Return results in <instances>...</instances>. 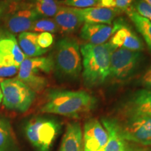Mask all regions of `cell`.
Returning <instances> with one entry per match:
<instances>
[{"instance_id": "17", "label": "cell", "mask_w": 151, "mask_h": 151, "mask_svg": "<svg viewBox=\"0 0 151 151\" xmlns=\"http://www.w3.org/2000/svg\"><path fill=\"white\" fill-rule=\"evenodd\" d=\"M59 151H84L82 128L78 122L67 124Z\"/></svg>"}, {"instance_id": "2", "label": "cell", "mask_w": 151, "mask_h": 151, "mask_svg": "<svg viewBox=\"0 0 151 151\" xmlns=\"http://www.w3.org/2000/svg\"><path fill=\"white\" fill-rule=\"evenodd\" d=\"M115 48L110 43L100 45L85 43L80 47L85 86L94 88L106 81L109 76L111 56Z\"/></svg>"}, {"instance_id": "7", "label": "cell", "mask_w": 151, "mask_h": 151, "mask_svg": "<svg viewBox=\"0 0 151 151\" xmlns=\"http://www.w3.org/2000/svg\"><path fill=\"white\" fill-rule=\"evenodd\" d=\"M116 120L124 140L151 146V116L122 117L121 120Z\"/></svg>"}, {"instance_id": "16", "label": "cell", "mask_w": 151, "mask_h": 151, "mask_svg": "<svg viewBox=\"0 0 151 151\" xmlns=\"http://www.w3.org/2000/svg\"><path fill=\"white\" fill-rule=\"evenodd\" d=\"M82 18L84 22L88 23H100L111 24L114 18L120 11L116 9L101 8V7H90L87 9H76Z\"/></svg>"}, {"instance_id": "27", "label": "cell", "mask_w": 151, "mask_h": 151, "mask_svg": "<svg viewBox=\"0 0 151 151\" xmlns=\"http://www.w3.org/2000/svg\"><path fill=\"white\" fill-rule=\"evenodd\" d=\"M54 37L51 33L42 32L38 35L37 43L43 49H48L53 43Z\"/></svg>"}, {"instance_id": "18", "label": "cell", "mask_w": 151, "mask_h": 151, "mask_svg": "<svg viewBox=\"0 0 151 151\" xmlns=\"http://www.w3.org/2000/svg\"><path fill=\"white\" fill-rule=\"evenodd\" d=\"M19 69L36 74H48L54 69L53 58L51 56L26 58L20 64Z\"/></svg>"}, {"instance_id": "11", "label": "cell", "mask_w": 151, "mask_h": 151, "mask_svg": "<svg viewBox=\"0 0 151 151\" xmlns=\"http://www.w3.org/2000/svg\"><path fill=\"white\" fill-rule=\"evenodd\" d=\"M121 117L151 116V90H137L124 102L120 111Z\"/></svg>"}, {"instance_id": "34", "label": "cell", "mask_w": 151, "mask_h": 151, "mask_svg": "<svg viewBox=\"0 0 151 151\" xmlns=\"http://www.w3.org/2000/svg\"><path fill=\"white\" fill-rule=\"evenodd\" d=\"M143 1H145L146 3H148L149 5L151 6V0H143Z\"/></svg>"}, {"instance_id": "1", "label": "cell", "mask_w": 151, "mask_h": 151, "mask_svg": "<svg viewBox=\"0 0 151 151\" xmlns=\"http://www.w3.org/2000/svg\"><path fill=\"white\" fill-rule=\"evenodd\" d=\"M97 100L84 90H55L50 91L40 111L70 118H79L94 109Z\"/></svg>"}, {"instance_id": "8", "label": "cell", "mask_w": 151, "mask_h": 151, "mask_svg": "<svg viewBox=\"0 0 151 151\" xmlns=\"http://www.w3.org/2000/svg\"><path fill=\"white\" fill-rule=\"evenodd\" d=\"M41 18L31 4H13L9 6L4 18L5 27L11 34L30 32L34 22Z\"/></svg>"}, {"instance_id": "13", "label": "cell", "mask_w": 151, "mask_h": 151, "mask_svg": "<svg viewBox=\"0 0 151 151\" xmlns=\"http://www.w3.org/2000/svg\"><path fill=\"white\" fill-rule=\"evenodd\" d=\"M53 18L59 31L67 35L75 32L84 22L75 8L62 5Z\"/></svg>"}, {"instance_id": "19", "label": "cell", "mask_w": 151, "mask_h": 151, "mask_svg": "<svg viewBox=\"0 0 151 151\" xmlns=\"http://www.w3.org/2000/svg\"><path fill=\"white\" fill-rule=\"evenodd\" d=\"M39 34L32 32H24L18 36V45L26 58H36L44 55L48 49H43L37 43Z\"/></svg>"}, {"instance_id": "32", "label": "cell", "mask_w": 151, "mask_h": 151, "mask_svg": "<svg viewBox=\"0 0 151 151\" xmlns=\"http://www.w3.org/2000/svg\"><path fill=\"white\" fill-rule=\"evenodd\" d=\"M12 35H13L12 34L9 32L6 31V30H4L1 29V28H0V41H1V39H6V38L10 37Z\"/></svg>"}, {"instance_id": "10", "label": "cell", "mask_w": 151, "mask_h": 151, "mask_svg": "<svg viewBox=\"0 0 151 151\" xmlns=\"http://www.w3.org/2000/svg\"><path fill=\"white\" fill-rule=\"evenodd\" d=\"M108 133L99 120L92 118L85 122L83 133L84 151H103Z\"/></svg>"}, {"instance_id": "9", "label": "cell", "mask_w": 151, "mask_h": 151, "mask_svg": "<svg viewBox=\"0 0 151 151\" xmlns=\"http://www.w3.org/2000/svg\"><path fill=\"white\" fill-rule=\"evenodd\" d=\"M122 22V19H118L113 22V25L85 22L81 29L80 37L88 44H104L110 40L111 37L121 26Z\"/></svg>"}, {"instance_id": "29", "label": "cell", "mask_w": 151, "mask_h": 151, "mask_svg": "<svg viewBox=\"0 0 151 151\" xmlns=\"http://www.w3.org/2000/svg\"><path fill=\"white\" fill-rule=\"evenodd\" d=\"M141 84L145 89L151 90V65L146 69L141 77Z\"/></svg>"}, {"instance_id": "3", "label": "cell", "mask_w": 151, "mask_h": 151, "mask_svg": "<svg viewBox=\"0 0 151 151\" xmlns=\"http://www.w3.org/2000/svg\"><path fill=\"white\" fill-rule=\"evenodd\" d=\"M54 69L61 78L76 80L82 71V58L76 39L66 37L57 43L53 58Z\"/></svg>"}, {"instance_id": "23", "label": "cell", "mask_w": 151, "mask_h": 151, "mask_svg": "<svg viewBox=\"0 0 151 151\" xmlns=\"http://www.w3.org/2000/svg\"><path fill=\"white\" fill-rule=\"evenodd\" d=\"M59 31L58 24L54 19L50 18H40L34 22L30 32H32L55 33Z\"/></svg>"}, {"instance_id": "4", "label": "cell", "mask_w": 151, "mask_h": 151, "mask_svg": "<svg viewBox=\"0 0 151 151\" xmlns=\"http://www.w3.org/2000/svg\"><path fill=\"white\" fill-rule=\"evenodd\" d=\"M60 129V125L56 120L39 116L27 122L24 132L28 141L38 151H49Z\"/></svg>"}, {"instance_id": "5", "label": "cell", "mask_w": 151, "mask_h": 151, "mask_svg": "<svg viewBox=\"0 0 151 151\" xmlns=\"http://www.w3.org/2000/svg\"><path fill=\"white\" fill-rule=\"evenodd\" d=\"M0 88L3 93V105L9 110L25 112L35 99V92L17 78L2 81Z\"/></svg>"}, {"instance_id": "26", "label": "cell", "mask_w": 151, "mask_h": 151, "mask_svg": "<svg viewBox=\"0 0 151 151\" xmlns=\"http://www.w3.org/2000/svg\"><path fill=\"white\" fill-rule=\"evenodd\" d=\"M20 66L16 65H0V83L5 79L18 75Z\"/></svg>"}, {"instance_id": "33", "label": "cell", "mask_w": 151, "mask_h": 151, "mask_svg": "<svg viewBox=\"0 0 151 151\" xmlns=\"http://www.w3.org/2000/svg\"><path fill=\"white\" fill-rule=\"evenodd\" d=\"M2 100H3V93H2V91H1V88H0V104H1V103L2 102Z\"/></svg>"}, {"instance_id": "21", "label": "cell", "mask_w": 151, "mask_h": 151, "mask_svg": "<svg viewBox=\"0 0 151 151\" xmlns=\"http://www.w3.org/2000/svg\"><path fill=\"white\" fill-rule=\"evenodd\" d=\"M126 13L151 51V21L140 16L132 6Z\"/></svg>"}, {"instance_id": "14", "label": "cell", "mask_w": 151, "mask_h": 151, "mask_svg": "<svg viewBox=\"0 0 151 151\" xmlns=\"http://www.w3.org/2000/svg\"><path fill=\"white\" fill-rule=\"evenodd\" d=\"M25 58L14 35L0 41V65L20 66Z\"/></svg>"}, {"instance_id": "35", "label": "cell", "mask_w": 151, "mask_h": 151, "mask_svg": "<svg viewBox=\"0 0 151 151\" xmlns=\"http://www.w3.org/2000/svg\"><path fill=\"white\" fill-rule=\"evenodd\" d=\"M4 1H17V0H4Z\"/></svg>"}, {"instance_id": "28", "label": "cell", "mask_w": 151, "mask_h": 151, "mask_svg": "<svg viewBox=\"0 0 151 151\" xmlns=\"http://www.w3.org/2000/svg\"><path fill=\"white\" fill-rule=\"evenodd\" d=\"M116 9L120 12H126L131 7L132 3L133 0H113Z\"/></svg>"}, {"instance_id": "12", "label": "cell", "mask_w": 151, "mask_h": 151, "mask_svg": "<svg viewBox=\"0 0 151 151\" xmlns=\"http://www.w3.org/2000/svg\"><path fill=\"white\" fill-rule=\"evenodd\" d=\"M109 43L116 48H124L139 52L144 49V45L139 36L124 21L113 34Z\"/></svg>"}, {"instance_id": "24", "label": "cell", "mask_w": 151, "mask_h": 151, "mask_svg": "<svg viewBox=\"0 0 151 151\" xmlns=\"http://www.w3.org/2000/svg\"><path fill=\"white\" fill-rule=\"evenodd\" d=\"M98 0H63L60 4L75 9H87L95 6Z\"/></svg>"}, {"instance_id": "31", "label": "cell", "mask_w": 151, "mask_h": 151, "mask_svg": "<svg viewBox=\"0 0 151 151\" xmlns=\"http://www.w3.org/2000/svg\"><path fill=\"white\" fill-rule=\"evenodd\" d=\"M127 151H148V150L142 148V147H139V146H134V145L130 146L127 143Z\"/></svg>"}, {"instance_id": "20", "label": "cell", "mask_w": 151, "mask_h": 151, "mask_svg": "<svg viewBox=\"0 0 151 151\" xmlns=\"http://www.w3.org/2000/svg\"><path fill=\"white\" fill-rule=\"evenodd\" d=\"M0 151H19L10 122L2 117H0Z\"/></svg>"}, {"instance_id": "22", "label": "cell", "mask_w": 151, "mask_h": 151, "mask_svg": "<svg viewBox=\"0 0 151 151\" xmlns=\"http://www.w3.org/2000/svg\"><path fill=\"white\" fill-rule=\"evenodd\" d=\"M31 5L41 18L54 17L62 6L58 0H33Z\"/></svg>"}, {"instance_id": "15", "label": "cell", "mask_w": 151, "mask_h": 151, "mask_svg": "<svg viewBox=\"0 0 151 151\" xmlns=\"http://www.w3.org/2000/svg\"><path fill=\"white\" fill-rule=\"evenodd\" d=\"M101 122L108 133V140L103 151H127V143L122 137L116 119L104 118Z\"/></svg>"}, {"instance_id": "25", "label": "cell", "mask_w": 151, "mask_h": 151, "mask_svg": "<svg viewBox=\"0 0 151 151\" xmlns=\"http://www.w3.org/2000/svg\"><path fill=\"white\" fill-rule=\"evenodd\" d=\"M133 9L140 16L151 21V6L143 0H138Z\"/></svg>"}, {"instance_id": "30", "label": "cell", "mask_w": 151, "mask_h": 151, "mask_svg": "<svg viewBox=\"0 0 151 151\" xmlns=\"http://www.w3.org/2000/svg\"><path fill=\"white\" fill-rule=\"evenodd\" d=\"M9 7V5L5 1H0V18L5 16Z\"/></svg>"}, {"instance_id": "6", "label": "cell", "mask_w": 151, "mask_h": 151, "mask_svg": "<svg viewBox=\"0 0 151 151\" xmlns=\"http://www.w3.org/2000/svg\"><path fill=\"white\" fill-rule=\"evenodd\" d=\"M141 60V52L115 48L111 56L109 77L118 82L128 80L137 72Z\"/></svg>"}]
</instances>
